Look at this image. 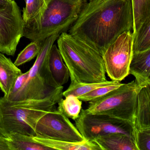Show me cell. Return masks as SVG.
<instances>
[{
  "mask_svg": "<svg viewBox=\"0 0 150 150\" xmlns=\"http://www.w3.org/2000/svg\"><path fill=\"white\" fill-rule=\"evenodd\" d=\"M132 0H92L83 6L69 34L102 56L120 35L132 31Z\"/></svg>",
  "mask_w": 150,
  "mask_h": 150,
  "instance_id": "6da1fadb",
  "label": "cell"
},
{
  "mask_svg": "<svg viewBox=\"0 0 150 150\" xmlns=\"http://www.w3.org/2000/svg\"><path fill=\"white\" fill-rule=\"evenodd\" d=\"M57 47L70 72L71 82L92 83L107 80L102 56L67 32L60 34Z\"/></svg>",
  "mask_w": 150,
  "mask_h": 150,
  "instance_id": "7a4b0ae2",
  "label": "cell"
},
{
  "mask_svg": "<svg viewBox=\"0 0 150 150\" xmlns=\"http://www.w3.org/2000/svg\"><path fill=\"white\" fill-rule=\"evenodd\" d=\"M63 92L41 100L13 102L1 97L0 133L6 137L14 133L36 137L38 121L56 108L63 97Z\"/></svg>",
  "mask_w": 150,
  "mask_h": 150,
  "instance_id": "3957f363",
  "label": "cell"
},
{
  "mask_svg": "<svg viewBox=\"0 0 150 150\" xmlns=\"http://www.w3.org/2000/svg\"><path fill=\"white\" fill-rule=\"evenodd\" d=\"M87 2V0H46L42 11L25 23L23 37L40 42L55 33L67 32Z\"/></svg>",
  "mask_w": 150,
  "mask_h": 150,
  "instance_id": "277c9868",
  "label": "cell"
},
{
  "mask_svg": "<svg viewBox=\"0 0 150 150\" xmlns=\"http://www.w3.org/2000/svg\"><path fill=\"white\" fill-rule=\"evenodd\" d=\"M60 34L55 33L40 42V50L24 84L14 94L3 96L5 100L13 102L43 100L63 92L64 87L56 83L49 66L51 49Z\"/></svg>",
  "mask_w": 150,
  "mask_h": 150,
  "instance_id": "5b68a950",
  "label": "cell"
},
{
  "mask_svg": "<svg viewBox=\"0 0 150 150\" xmlns=\"http://www.w3.org/2000/svg\"><path fill=\"white\" fill-rule=\"evenodd\" d=\"M141 88L135 80L122 83L104 97L89 102L86 110L88 113L105 114L133 123L137 96Z\"/></svg>",
  "mask_w": 150,
  "mask_h": 150,
  "instance_id": "8992f818",
  "label": "cell"
},
{
  "mask_svg": "<svg viewBox=\"0 0 150 150\" xmlns=\"http://www.w3.org/2000/svg\"><path fill=\"white\" fill-rule=\"evenodd\" d=\"M75 125L84 139L92 141L100 136L122 133L135 140V128L132 122L102 114H93L81 109L75 120Z\"/></svg>",
  "mask_w": 150,
  "mask_h": 150,
  "instance_id": "52a82bcc",
  "label": "cell"
},
{
  "mask_svg": "<svg viewBox=\"0 0 150 150\" xmlns=\"http://www.w3.org/2000/svg\"><path fill=\"white\" fill-rule=\"evenodd\" d=\"M134 36L131 30L120 35L102 55L105 71L112 81L121 82L129 75L133 54Z\"/></svg>",
  "mask_w": 150,
  "mask_h": 150,
  "instance_id": "ba28073f",
  "label": "cell"
},
{
  "mask_svg": "<svg viewBox=\"0 0 150 150\" xmlns=\"http://www.w3.org/2000/svg\"><path fill=\"white\" fill-rule=\"evenodd\" d=\"M25 22L14 0L0 8V52L13 56L23 37Z\"/></svg>",
  "mask_w": 150,
  "mask_h": 150,
  "instance_id": "9c48e42d",
  "label": "cell"
},
{
  "mask_svg": "<svg viewBox=\"0 0 150 150\" xmlns=\"http://www.w3.org/2000/svg\"><path fill=\"white\" fill-rule=\"evenodd\" d=\"M36 137L72 142L85 140L76 126L62 112L54 109L38 121Z\"/></svg>",
  "mask_w": 150,
  "mask_h": 150,
  "instance_id": "30bf717a",
  "label": "cell"
},
{
  "mask_svg": "<svg viewBox=\"0 0 150 150\" xmlns=\"http://www.w3.org/2000/svg\"><path fill=\"white\" fill-rule=\"evenodd\" d=\"M129 74L135 77V82L141 88L150 85V49L133 52Z\"/></svg>",
  "mask_w": 150,
  "mask_h": 150,
  "instance_id": "8fae6325",
  "label": "cell"
},
{
  "mask_svg": "<svg viewBox=\"0 0 150 150\" xmlns=\"http://www.w3.org/2000/svg\"><path fill=\"white\" fill-rule=\"evenodd\" d=\"M150 85L140 88L137 96L134 114L135 129L150 128Z\"/></svg>",
  "mask_w": 150,
  "mask_h": 150,
  "instance_id": "7c38bea8",
  "label": "cell"
},
{
  "mask_svg": "<svg viewBox=\"0 0 150 150\" xmlns=\"http://www.w3.org/2000/svg\"><path fill=\"white\" fill-rule=\"evenodd\" d=\"M101 150H137L133 138L122 133L100 136L93 140Z\"/></svg>",
  "mask_w": 150,
  "mask_h": 150,
  "instance_id": "4fadbf2b",
  "label": "cell"
},
{
  "mask_svg": "<svg viewBox=\"0 0 150 150\" xmlns=\"http://www.w3.org/2000/svg\"><path fill=\"white\" fill-rule=\"evenodd\" d=\"M22 74L18 67L0 52V88L4 93V96H8L16 80Z\"/></svg>",
  "mask_w": 150,
  "mask_h": 150,
  "instance_id": "5bb4252c",
  "label": "cell"
},
{
  "mask_svg": "<svg viewBox=\"0 0 150 150\" xmlns=\"http://www.w3.org/2000/svg\"><path fill=\"white\" fill-rule=\"evenodd\" d=\"M49 66L52 76L59 86H62L68 82L70 78L69 70L57 46L54 44L50 52Z\"/></svg>",
  "mask_w": 150,
  "mask_h": 150,
  "instance_id": "9a60e30c",
  "label": "cell"
},
{
  "mask_svg": "<svg viewBox=\"0 0 150 150\" xmlns=\"http://www.w3.org/2000/svg\"><path fill=\"white\" fill-rule=\"evenodd\" d=\"M34 139L52 150H101L94 142L86 139L82 142H72L42 138L36 137H34Z\"/></svg>",
  "mask_w": 150,
  "mask_h": 150,
  "instance_id": "2e32d148",
  "label": "cell"
},
{
  "mask_svg": "<svg viewBox=\"0 0 150 150\" xmlns=\"http://www.w3.org/2000/svg\"><path fill=\"white\" fill-rule=\"evenodd\" d=\"M6 137L8 139L10 150H52L35 141L33 137L14 133L9 134Z\"/></svg>",
  "mask_w": 150,
  "mask_h": 150,
  "instance_id": "e0dca14e",
  "label": "cell"
},
{
  "mask_svg": "<svg viewBox=\"0 0 150 150\" xmlns=\"http://www.w3.org/2000/svg\"><path fill=\"white\" fill-rule=\"evenodd\" d=\"M133 12V35L141 25L150 18V0H132Z\"/></svg>",
  "mask_w": 150,
  "mask_h": 150,
  "instance_id": "ac0fdd59",
  "label": "cell"
},
{
  "mask_svg": "<svg viewBox=\"0 0 150 150\" xmlns=\"http://www.w3.org/2000/svg\"><path fill=\"white\" fill-rule=\"evenodd\" d=\"M57 110L68 118L75 120L79 116L81 110L82 101L73 95H69L59 102Z\"/></svg>",
  "mask_w": 150,
  "mask_h": 150,
  "instance_id": "d6986e66",
  "label": "cell"
},
{
  "mask_svg": "<svg viewBox=\"0 0 150 150\" xmlns=\"http://www.w3.org/2000/svg\"><path fill=\"white\" fill-rule=\"evenodd\" d=\"M116 81H109L106 80L103 82L92 83L71 82L68 88L63 92V96L65 97L67 96L73 95L79 98L81 96L87 93L96 88L113 84Z\"/></svg>",
  "mask_w": 150,
  "mask_h": 150,
  "instance_id": "ffe728a7",
  "label": "cell"
},
{
  "mask_svg": "<svg viewBox=\"0 0 150 150\" xmlns=\"http://www.w3.org/2000/svg\"><path fill=\"white\" fill-rule=\"evenodd\" d=\"M133 52L144 51L150 49V18L141 25L134 35Z\"/></svg>",
  "mask_w": 150,
  "mask_h": 150,
  "instance_id": "44dd1931",
  "label": "cell"
},
{
  "mask_svg": "<svg viewBox=\"0 0 150 150\" xmlns=\"http://www.w3.org/2000/svg\"><path fill=\"white\" fill-rule=\"evenodd\" d=\"M122 83H121L120 81H117L113 84L96 88L94 90L85 94L78 98L82 101L88 102L96 100L115 90L122 85Z\"/></svg>",
  "mask_w": 150,
  "mask_h": 150,
  "instance_id": "7402d4cb",
  "label": "cell"
},
{
  "mask_svg": "<svg viewBox=\"0 0 150 150\" xmlns=\"http://www.w3.org/2000/svg\"><path fill=\"white\" fill-rule=\"evenodd\" d=\"M26 6L23 10L22 17L26 23L38 15L46 6V0H26Z\"/></svg>",
  "mask_w": 150,
  "mask_h": 150,
  "instance_id": "603a6c76",
  "label": "cell"
},
{
  "mask_svg": "<svg viewBox=\"0 0 150 150\" xmlns=\"http://www.w3.org/2000/svg\"><path fill=\"white\" fill-rule=\"evenodd\" d=\"M40 48V42L37 41L31 42L20 52L14 64L19 67L30 61L37 56Z\"/></svg>",
  "mask_w": 150,
  "mask_h": 150,
  "instance_id": "cb8c5ba5",
  "label": "cell"
},
{
  "mask_svg": "<svg viewBox=\"0 0 150 150\" xmlns=\"http://www.w3.org/2000/svg\"><path fill=\"white\" fill-rule=\"evenodd\" d=\"M135 142L137 150H150V128L135 129Z\"/></svg>",
  "mask_w": 150,
  "mask_h": 150,
  "instance_id": "d4e9b609",
  "label": "cell"
},
{
  "mask_svg": "<svg viewBox=\"0 0 150 150\" xmlns=\"http://www.w3.org/2000/svg\"><path fill=\"white\" fill-rule=\"evenodd\" d=\"M0 150H10L7 137L0 133Z\"/></svg>",
  "mask_w": 150,
  "mask_h": 150,
  "instance_id": "484cf974",
  "label": "cell"
},
{
  "mask_svg": "<svg viewBox=\"0 0 150 150\" xmlns=\"http://www.w3.org/2000/svg\"><path fill=\"white\" fill-rule=\"evenodd\" d=\"M11 1L12 0H0V8L4 7Z\"/></svg>",
  "mask_w": 150,
  "mask_h": 150,
  "instance_id": "4316f807",
  "label": "cell"
},
{
  "mask_svg": "<svg viewBox=\"0 0 150 150\" xmlns=\"http://www.w3.org/2000/svg\"><path fill=\"white\" fill-rule=\"evenodd\" d=\"M24 1H26V0H24Z\"/></svg>",
  "mask_w": 150,
  "mask_h": 150,
  "instance_id": "83f0119b",
  "label": "cell"
}]
</instances>
